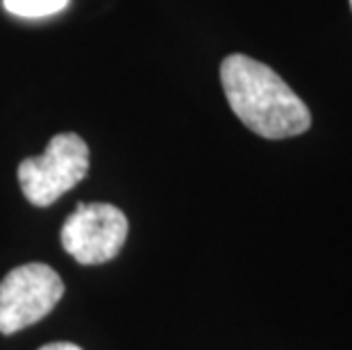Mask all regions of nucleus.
Instances as JSON below:
<instances>
[{"label":"nucleus","instance_id":"obj_1","mask_svg":"<svg viewBox=\"0 0 352 350\" xmlns=\"http://www.w3.org/2000/svg\"><path fill=\"white\" fill-rule=\"evenodd\" d=\"M221 85L232 111L254 135L289 139L311 128V111L305 100L257 59L228 55L221 64Z\"/></svg>","mask_w":352,"mask_h":350},{"label":"nucleus","instance_id":"obj_2","mask_svg":"<svg viewBox=\"0 0 352 350\" xmlns=\"http://www.w3.org/2000/svg\"><path fill=\"white\" fill-rule=\"evenodd\" d=\"M89 173V146L73 132L48 141L41 157H28L19 166L23 196L36 207H48L71 191Z\"/></svg>","mask_w":352,"mask_h":350},{"label":"nucleus","instance_id":"obj_3","mask_svg":"<svg viewBox=\"0 0 352 350\" xmlns=\"http://www.w3.org/2000/svg\"><path fill=\"white\" fill-rule=\"evenodd\" d=\"M64 296L62 278L48 264H23L0 282V332L16 334L48 316Z\"/></svg>","mask_w":352,"mask_h":350},{"label":"nucleus","instance_id":"obj_4","mask_svg":"<svg viewBox=\"0 0 352 350\" xmlns=\"http://www.w3.org/2000/svg\"><path fill=\"white\" fill-rule=\"evenodd\" d=\"M127 216L109 203H80L62 228V245L78 264L111 262L127 239Z\"/></svg>","mask_w":352,"mask_h":350},{"label":"nucleus","instance_id":"obj_5","mask_svg":"<svg viewBox=\"0 0 352 350\" xmlns=\"http://www.w3.org/2000/svg\"><path fill=\"white\" fill-rule=\"evenodd\" d=\"M71 0H3V7L21 19H43L64 12Z\"/></svg>","mask_w":352,"mask_h":350},{"label":"nucleus","instance_id":"obj_6","mask_svg":"<svg viewBox=\"0 0 352 350\" xmlns=\"http://www.w3.org/2000/svg\"><path fill=\"white\" fill-rule=\"evenodd\" d=\"M39 350H82L80 346L76 344H66V341H55V344H46L41 346Z\"/></svg>","mask_w":352,"mask_h":350},{"label":"nucleus","instance_id":"obj_7","mask_svg":"<svg viewBox=\"0 0 352 350\" xmlns=\"http://www.w3.org/2000/svg\"><path fill=\"white\" fill-rule=\"evenodd\" d=\"M350 7H352V0H350Z\"/></svg>","mask_w":352,"mask_h":350}]
</instances>
